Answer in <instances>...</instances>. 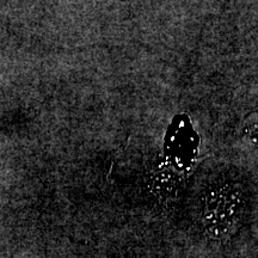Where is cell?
Wrapping results in <instances>:
<instances>
[{
  "mask_svg": "<svg viewBox=\"0 0 258 258\" xmlns=\"http://www.w3.org/2000/svg\"><path fill=\"white\" fill-rule=\"evenodd\" d=\"M243 196L233 185H222L208 194L202 211L205 230L213 239H225L233 233L243 212Z\"/></svg>",
  "mask_w": 258,
  "mask_h": 258,
  "instance_id": "cell-1",
  "label": "cell"
},
{
  "mask_svg": "<svg viewBox=\"0 0 258 258\" xmlns=\"http://www.w3.org/2000/svg\"><path fill=\"white\" fill-rule=\"evenodd\" d=\"M156 182V191L159 196H169L176 195L178 190V183L176 182L175 176L170 173H164L163 176L157 177Z\"/></svg>",
  "mask_w": 258,
  "mask_h": 258,
  "instance_id": "cell-2",
  "label": "cell"
}]
</instances>
